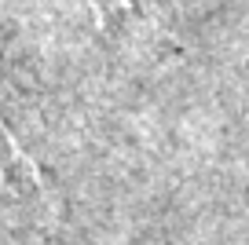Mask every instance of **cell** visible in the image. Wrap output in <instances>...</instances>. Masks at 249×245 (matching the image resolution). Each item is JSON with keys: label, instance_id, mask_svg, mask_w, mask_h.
<instances>
[{"label": "cell", "instance_id": "cell-1", "mask_svg": "<svg viewBox=\"0 0 249 245\" xmlns=\"http://www.w3.org/2000/svg\"><path fill=\"white\" fill-rule=\"evenodd\" d=\"M99 11H107V15H132L136 8H140V0H92Z\"/></svg>", "mask_w": 249, "mask_h": 245}]
</instances>
